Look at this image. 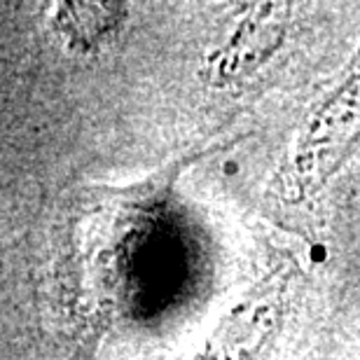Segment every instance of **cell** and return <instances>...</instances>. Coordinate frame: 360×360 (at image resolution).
<instances>
[{
  "mask_svg": "<svg viewBox=\"0 0 360 360\" xmlns=\"http://www.w3.org/2000/svg\"><path fill=\"white\" fill-rule=\"evenodd\" d=\"M360 146V47L347 70L311 105L274 180L288 204L316 197Z\"/></svg>",
  "mask_w": 360,
  "mask_h": 360,
  "instance_id": "cell-1",
  "label": "cell"
},
{
  "mask_svg": "<svg viewBox=\"0 0 360 360\" xmlns=\"http://www.w3.org/2000/svg\"><path fill=\"white\" fill-rule=\"evenodd\" d=\"M302 281L292 257L278 260L215 321L190 360H260L283 330Z\"/></svg>",
  "mask_w": 360,
  "mask_h": 360,
  "instance_id": "cell-2",
  "label": "cell"
},
{
  "mask_svg": "<svg viewBox=\"0 0 360 360\" xmlns=\"http://www.w3.org/2000/svg\"><path fill=\"white\" fill-rule=\"evenodd\" d=\"M288 17L285 5H264L257 7L248 19L236 28L218 54L208 61V73L218 87H227V82L246 77L257 68L262 59L271 56L276 45L283 38V21Z\"/></svg>",
  "mask_w": 360,
  "mask_h": 360,
  "instance_id": "cell-3",
  "label": "cell"
},
{
  "mask_svg": "<svg viewBox=\"0 0 360 360\" xmlns=\"http://www.w3.org/2000/svg\"><path fill=\"white\" fill-rule=\"evenodd\" d=\"M122 19L120 7L108 5H63L59 12V31L75 42L98 38Z\"/></svg>",
  "mask_w": 360,
  "mask_h": 360,
  "instance_id": "cell-4",
  "label": "cell"
}]
</instances>
